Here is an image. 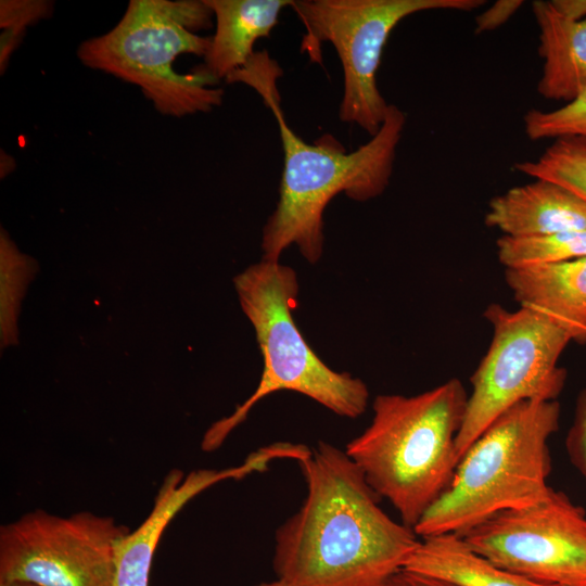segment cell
Instances as JSON below:
<instances>
[{
  "label": "cell",
  "mask_w": 586,
  "mask_h": 586,
  "mask_svg": "<svg viewBox=\"0 0 586 586\" xmlns=\"http://www.w3.org/2000/svg\"><path fill=\"white\" fill-rule=\"evenodd\" d=\"M301 508L276 532L273 569L285 586H380L420 543L390 518L345 450L326 443L300 459Z\"/></svg>",
  "instance_id": "obj_1"
},
{
  "label": "cell",
  "mask_w": 586,
  "mask_h": 586,
  "mask_svg": "<svg viewBox=\"0 0 586 586\" xmlns=\"http://www.w3.org/2000/svg\"><path fill=\"white\" fill-rule=\"evenodd\" d=\"M281 76L278 63L263 50L226 81L252 87L272 112L280 133L283 169L278 204L263 230V259L279 262L282 252L295 244L308 263L316 264L323 250L322 217L329 202L342 192L365 202L388 186L406 115L390 104L379 131L352 152L329 137L308 143L288 125L281 110L277 86Z\"/></svg>",
  "instance_id": "obj_2"
},
{
  "label": "cell",
  "mask_w": 586,
  "mask_h": 586,
  "mask_svg": "<svg viewBox=\"0 0 586 586\" xmlns=\"http://www.w3.org/2000/svg\"><path fill=\"white\" fill-rule=\"evenodd\" d=\"M467 402L458 379L415 396L378 395L370 425L346 445L370 487L412 530L454 477Z\"/></svg>",
  "instance_id": "obj_3"
},
{
  "label": "cell",
  "mask_w": 586,
  "mask_h": 586,
  "mask_svg": "<svg viewBox=\"0 0 586 586\" xmlns=\"http://www.w3.org/2000/svg\"><path fill=\"white\" fill-rule=\"evenodd\" d=\"M559 420L557 400H525L504 412L459 459L449 486L415 533L459 535L501 511L543 500L551 489L548 442Z\"/></svg>",
  "instance_id": "obj_4"
},
{
  "label": "cell",
  "mask_w": 586,
  "mask_h": 586,
  "mask_svg": "<svg viewBox=\"0 0 586 586\" xmlns=\"http://www.w3.org/2000/svg\"><path fill=\"white\" fill-rule=\"evenodd\" d=\"M204 1L131 0L114 28L85 40L77 55L90 68L140 87L162 114L175 117L208 112L222 102L219 80L194 68L179 74L178 55L206 54L211 37L195 31L212 25Z\"/></svg>",
  "instance_id": "obj_5"
},
{
  "label": "cell",
  "mask_w": 586,
  "mask_h": 586,
  "mask_svg": "<svg viewBox=\"0 0 586 586\" xmlns=\"http://www.w3.org/2000/svg\"><path fill=\"white\" fill-rule=\"evenodd\" d=\"M233 282L242 310L255 330L264 369L254 393L233 413L207 429L203 450L217 449L260 399L279 391L303 394L341 417L361 416L369 399L365 382L329 368L294 321L298 294L295 271L279 262L262 259L235 276Z\"/></svg>",
  "instance_id": "obj_6"
},
{
  "label": "cell",
  "mask_w": 586,
  "mask_h": 586,
  "mask_svg": "<svg viewBox=\"0 0 586 586\" xmlns=\"http://www.w3.org/2000/svg\"><path fill=\"white\" fill-rule=\"evenodd\" d=\"M484 317L492 340L471 377L472 391L456 437L459 459L504 412L525 400H556L566 381L558 361L572 337L555 319L532 307L509 310L499 304L487 306Z\"/></svg>",
  "instance_id": "obj_7"
},
{
  "label": "cell",
  "mask_w": 586,
  "mask_h": 586,
  "mask_svg": "<svg viewBox=\"0 0 586 586\" xmlns=\"http://www.w3.org/2000/svg\"><path fill=\"white\" fill-rule=\"evenodd\" d=\"M483 0H300L291 8L306 28L302 50L317 55L330 42L344 76L340 119L353 123L373 137L390 104L377 85L382 52L392 30L405 17L428 10L471 11Z\"/></svg>",
  "instance_id": "obj_8"
},
{
  "label": "cell",
  "mask_w": 586,
  "mask_h": 586,
  "mask_svg": "<svg viewBox=\"0 0 586 586\" xmlns=\"http://www.w3.org/2000/svg\"><path fill=\"white\" fill-rule=\"evenodd\" d=\"M129 531L90 511H29L0 527V582L111 586L115 546Z\"/></svg>",
  "instance_id": "obj_9"
},
{
  "label": "cell",
  "mask_w": 586,
  "mask_h": 586,
  "mask_svg": "<svg viewBox=\"0 0 586 586\" xmlns=\"http://www.w3.org/2000/svg\"><path fill=\"white\" fill-rule=\"evenodd\" d=\"M458 535V534H457ZM476 553L535 582L586 586V512L563 492L459 534Z\"/></svg>",
  "instance_id": "obj_10"
},
{
  "label": "cell",
  "mask_w": 586,
  "mask_h": 586,
  "mask_svg": "<svg viewBox=\"0 0 586 586\" xmlns=\"http://www.w3.org/2000/svg\"><path fill=\"white\" fill-rule=\"evenodd\" d=\"M271 462L266 449L252 453L240 466L198 469L187 475L173 469L164 477L144 521L115 546L111 586H149L153 557L166 526L192 498L216 483L263 471Z\"/></svg>",
  "instance_id": "obj_11"
},
{
  "label": "cell",
  "mask_w": 586,
  "mask_h": 586,
  "mask_svg": "<svg viewBox=\"0 0 586 586\" xmlns=\"http://www.w3.org/2000/svg\"><path fill=\"white\" fill-rule=\"evenodd\" d=\"M484 221L511 238L586 230V200L556 182L536 179L494 196Z\"/></svg>",
  "instance_id": "obj_12"
},
{
  "label": "cell",
  "mask_w": 586,
  "mask_h": 586,
  "mask_svg": "<svg viewBox=\"0 0 586 586\" xmlns=\"http://www.w3.org/2000/svg\"><path fill=\"white\" fill-rule=\"evenodd\" d=\"M505 279L520 306L547 314L568 330L572 341L586 344V257L509 268Z\"/></svg>",
  "instance_id": "obj_13"
},
{
  "label": "cell",
  "mask_w": 586,
  "mask_h": 586,
  "mask_svg": "<svg viewBox=\"0 0 586 586\" xmlns=\"http://www.w3.org/2000/svg\"><path fill=\"white\" fill-rule=\"evenodd\" d=\"M532 9L544 61L537 91L566 104L586 90V20L564 14L552 1H534Z\"/></svg>",
  "instance_id": "obj_14"
},
{
  "label": "cell",
  "mask_w": 586,
  "mask_h": 586,
  "mask_svg": "<svg viewBox=\"0 0 586 586\" xmlns=\"http://www.w3.org/2000/svg\"><path fill=\"white\" fill-rule=\"evenodd\" d=\"M216 18L204 64L196 67L216 79L227 78L255 53L254 43L268 37L280 12L293 0H203Z\"/></svg>",
  "instance_id": "obj_15"
},
{
  "label": "cell",
  "mask_w": 586,
  "mask_h": 586,
  "mask_svg": "<svg viewBox=\"0 0 586 586\" xmlns=\"http://www.w3.org/2000/svg\"><path fill=\"white\" fill-rule=\"evenodd\" d=\"M404 569L456 586H553L498 566L453 533L421 538Z\"/></svg>",
  "instance_id": "obj_16"
},
{
  "label": "cell",
  "mask_w": 586,
  "mask_h": 586,
  "mask_svg": "<svg viewBox=\"0 0 586 586\" xmlns=\"http://www.w3.org/2000/svg\"><path fill=\"white\" fill-rule=\"evenodd\" d=\"M496 246L506 269L559 264L586 257V230L530 238L502 235Z\"/></svg>",
  "instance_id": "obj_17"
},
{
  "label": "cell",
  "mask_w": 586,
  "mask_h": 586,
  "mask_svg": "<svg viewBox=\"0 0 586 586\" xmlns=\"http://www.w3.org/2000/svg\"><path fill=\"white\" fill-rule=\"evenodd\" d=\"M514 168L535 179L556 182L586 200V139H555L538 158L518 162Z\"/></svg>",
  "instance_id": "obj_18"
},
{
  "label": "cell",
  "mask_w": 586,
  "mask_h": 586,
  "mask_svg": "<svg viewBox=\"0 0 586 586\" xmlns=\"http://www.w3.org/2000/svg\"><path fill=\"white\" fill-rule=\"evenodd\" d=\"M37 269V263L31 257L20 253L2 229L0 235L1 347L17 343L16 318L20 303Z\"/></svg>",
  "instance_id": "obj_19"
},
{
  "label": "cell",
  "mask_w": 586,
  "mask_h": 586,
  "mask_svg": "<svg viewBox=\"0 0 586 586\" xmlns=\"http://www.w3.org/2000/svg\"><path fill=\"white\" fill-rule=\"evenodd\" d=\"M531 140L579 137L586 139V90L553 111L530 110L523 118Z\"/></svg>",
  "instance_id": "obj_20"
},
{
  "label": "cell",
  "mask_w": 586,
  "mask_h": 586,
  "mask_svg": "<svg viewBox=\"0 0 586 586\" xmlns=\"http://www.w3.org/2000/svg\"><path fill=\"white\" fill-rule=\"evenodd\" d=\"M52 10L51 2L41 0H1L0 2V67L5 69L13 51L23 39L26 28L47 17Z\"/></svg>",
  "instance_id": "obj_21"
},
{
  "label": "cell",
  "mask_w": 586,
  "mask_h": 586,
  "mask_svg": "<svg viewBox=\"0 0 586 586\" xmlns=\"http://www.w3.org/2000/svg\"><path fill=\"white\" fill-rule=\"evenodd\" d=\"M565 448L571 463L586 479V387L576 397L573 420L565 437Z\"/></svg>",
  "instance_id": "obj_22"
},
{
  "label": "cell",
  "mask_w": 586,
  "mask_h": 586,
  "mask_svg": "<svg viewBox=\"0 0 586 586\" xmlns=\"http://www.w3.org/2000/svg\"><path fill=\"white\" fill-rule=\"evenodd\" d=\"M523 4L519 0H499L476 17L475 31H491L505 24Z\"/></svg>",
  "instance_id": "obj_23"
},
{
  "label": "cell",
  "mask_w": 586,
  "mask_h": 586,
  "mask_svg": "<svg viewBox=\"0 0 586 586\" xmlns=\"http://www.w3.org/2000/svg\"><path fill=\"white\" fill-rule=\"evenodd\" d=\"M380 586H456L453 583L428 576L407 569H400L386 578Z\"/></svg>",
  "instance_id": "obj_24"
},
{
  "label": "cell",
  "mask_w": 586,
  "mask_h": 586,
  "mask_svg": "<svg viewBox=\"0 0 586 586\" xmlns=\"http://www.w3.org/2000/svg\"><path fill=\"white\" fill-rule=\"evenodd\" d=\"M553 5L573 18H583L586 15V0H553Z\"/></svg>",
  "instance_id": "obj_25"
},
{
  "label": "cell",
  "mask_w": 586,
  "mask_h": 586,
  "mask_svg": "<svg viewBox=\"0 0 586 586\" xmlns=\"http://www.w3.org/2000/svg\"><path fill=\"white\" fill-rule=\"evenodd\" d=\"M0 586H37L31 583L21 582V581H3L0 582Z\"/></svg>",
  "instance_id": "obj_26"
},
{
  "label": "cell",
  "mask_w": 586,
  "mask_h": 586,
  "mask_svg": "<svg viewBox=\"0 0 586 586\" xmlns=\"http://www.w3.org/2000/svg\"><path fill=\"white\" fill-rule=\"evenodd\" d=\"M257 586H285L284 584H282L281 582H279L278 579L276 581H272V582H268V583H262Z\"/></svg>",
  "instance_id": "obj_27"
}]
</instances>
